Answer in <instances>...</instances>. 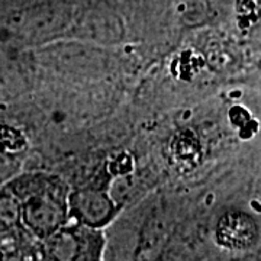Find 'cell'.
I'll return each instance as SVG.
<instances>
[{"mask_svg":"<svg viewBox=\"0 0 261 261\" xmlns=\"http://www.w3.org/2000/svg\"><path fill=\"white\" fill-rule=\"evenodd\" d=\"M0 222L8 228L23 229L20 203L9 186L0 190Z\"/></svg>","mask_w":261,"mask_h":261,"instance_id":"obj_6","label":"cell"},{"mask_svg":"<svg viewBox=\"0 0 261 261\" xmlns=\"http://www.w3.org/2000/svg\"><path fill=\"white\" fill-rule=\"evenodd\" d=\"M9 187L19 199L23 229L38 241L45 240L70 222V192L58 177L25 174Z\"/></svg>","mask_w":261,"mask_h":261,"instance_id":"obj_1","label":"cell"},{"mask_svg":"<svg viewBox=\"0 0 261 261\" xmlns=\"http://www.w3.org/2000/svg\"><path fill=\"white\" fill-rule=\"evenodd\" d=\"M105 250L102 229L73 221L39 241V258L44 261H105Z\"/></svg>","mask_w":261,"mask_h":261,"instance_id":"obj_2","label":"cell"},{"mask_svg":"<svg viewBox=\"0 0 261 261\" xmlns=\"http://www.w3.org/2000/svg\"><path fill=\"white\" fill-rule=\"evenodd\" d=\"M218 245L231 251H247L258 241V226L250 215L240 211L224 214L215 226Z\"/></svg>","mask_w":261,"mask_h":261,"instance_id":"obj_4","label":"cell"},{"mask_svg":"<svg viewBox=\"0 0 261 261\" xmlns=\"http://www.w3.org/2000/svg\"><path fill=\"white\" fill-rule=\"evenodd\" d=\"M25 261H44V260H41L39 257H29V258H27Z\"/></svg>","mask_w":261,"mask_h":261,"instance_id":"obj_7","label":"cell"},{"mask_svg":"<svg viewBox=\"0 0 261 261\" xmlns=\"http://www.w3.org/2000/svg\"><path fill=\"white\" fill-rule=\"evenodd\" d=\"M25 229H12L0 240V261H25L29 258L27 252Z\"/></svg>","mask_w":261,"mask_h":261,"instance_id":"obj_5","label":"cell"},{"mask_svg":"<svg viewBox=\"0 0 261 261\" xmlns=\"http://www.w3.org/2000/svg\"><path fill=\"white\" fill-rule=\"evenodd\" d=\"M68 212L70 221L103 231L116 218L119 205L106 187L87 186L68 195Z\"/></svg>","mask_w":261,"mask_h":261,"instance_id":"obj_3","label":"cell"}]
</instances>
